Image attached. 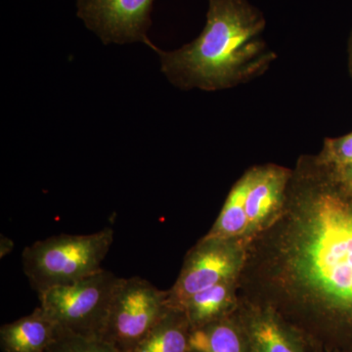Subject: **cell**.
<instances>
[{
  "label": "cell",
  "instance_id": "2e32d148",
  "mask_svg": "<svg viewBox=\"0 0 352 352\" xmlns=\"http://www.w3.org/2000/svg\"><path fill=\"white\" fill-rule=\"evenodd\" d=\"M352 161V132L342 138L325 139L319 163L337 164L338 166Z\"/></svg>",
  "mask_w": 352,
  "mask_h": 352
},
{
  "label": "cell",
  "instance_id": "9a60e30c",
  "mask_svg": "<svg viewBox=\"0 0 352 352\" xmlns=\"http://www.w3.org/2000/svg\"><path fill=\"white\" fill-rule=\"evenodd\" d=\"M45 352H120L108 340L88 338L58 328Z\"/></svg>",
  "mask_w": 352,
  "mask_h": 352
},
{
  "label": "cell",
  "instance_id": "8992f818",
  "mask_svg": "<svg viewBox=\"0 0 352 352\" xmlns=\"http://www.w3.org/2000/svg\"><path fill=\"white\" fill-rule=\"evenodd\" d=\"M155 0H76V15L103 41L142 43L154 50L148 38Z\"/></svg>",
  "mask_w": 352,
  "mask_h": 352
},
{
  "label": "cell",
  "instance_id": "d6986e66",
  "mask_svg": "<svg viewBox=\"0 0 352 352\" xmlns=\"http://www.w3.org/2000/svg\"><path fill=\"white\" fill-rule=\"evenodd\" d=\"M349 69H351V74L352 76V32L351 36V39H349Z\"/></svg>",
  "mask_w": 352,
  "mask_h": 352
},
{
  "label": "cell",
  "instance_id": "e0dca14e",
  "mask_svg": "<svg viewBox=\"0 0 352 352\" xmlns=\"http://www.w3.org/2000/svg\"><path fill=\"white\" fill-rule=\"evenodd\" d=\"M14 249L13 241L6 236H0V258H3L7 254H10Z\"/></svg>",
  "mask_w": 352,
  "mask_h": 352
},
{
  "label": "cell",
  "instance_id": "3957f363",
  "mask_svg": "<svg viewBox=\"0 0 352 352\" xmlns=\"http://www.w3.org/2000/svg\"><path fill=\"white\" fill-rule=\"evenodd\" d=\"M115 232L105 227L88 235L52 236L25 248L23 270L41 295L58 286L76 283L99 272L113 243Z\"/></svg>",
  "mask_w": 352,
  "mask_h": 352
},
{
  "label": "cell",
  "instance_id": "ac0fdd59",
  "mask_svg": "<svg viewBox=\"0 0 352 352\" xmlns=\"http://www.w3.org/2000/svg\"><path fill=\"white\" fill-rule=\"evenodd\" d=\"M342 173V177L352 186V168L351 166H339Z\"/></svg>",
  "mask_w": 352,
  "mask_h": 352
},
{
  "label": "cell",
  "instance_id": "5b68a950",
  "mask_svg": "<svg viewBox=\"0 0 352 352\" xmlns=\"http://www.w3.org/2000/svg\"><path fill=\"white\" fill-rule=\"evenodd\" d=\"M170 307L168 292L141 277L122 278L113 295L103 339L124 352L138 342Z\"/></svg>",
  "mask_w": 352,
  "mask_h": 352
},
{
  "label": "cell",
  "instance_id": "52a82bcc",
  "mask_svg": "<svg viewBox=\"0 0 352 352\" xmlns=\"http://www.w3.org/2000/svg\"><path fill=\"white\" fill-rule=\"evenodd\" d=\"M227 241L206 237L191 252L175 287L168 291L170 307L182 308L185 300L194 294L228 282L237 261Z\"/></svg>",
  "mask_w": 352,
  "mask_h": 352
},
{
  "label": "cell",
  "instance_id": "8fae6325",
  "mask_svg": "<svg viewBox=\"0 0 352 352\" xmlns=\"http://www.w3.org/2000/svg\"><path fill=\"white\" fill-rule=\"evenodd\" d=\"M249 185L250 175L247 173L231 189L219 219L207 237L229 240L248 230L250 224L245 210V200Z\"/></svg>",
  "mask_w": 352,
  "mask_h": 352
},
{
  "label": "cell",
  "instance_id": "277c9868",
  "mask_svg": "<svg viewBox=\"0 0 352 352\" xmlns=\"http://www.w3.org/2000/svg\"><path fill=\"white\" fill-rule=\"evenodd\" d=\"M122 280L111 271L101 270L76 283L41 294V308L58 328L103 339L113 295Z\"/></svg>",
  "mask_w": 352,
  "mask_h": 352
},
{
  "label": "cell",
  "instance_id": "ba28073f",
  "mask_svg": "<svg viewBox=\"0 0 352 352\" xmlns=\"http://www.w3.org/2000/svg\"><path fill=\"white\" fill-rule=\"evenodd\" d=\"M250 175L245 210L250 227L258 226L277 210L283 201L289 173L274 166L256 168Z\"/></svg>",
  "mask_w": 352,
  "mask_h": 352
},
{
  "label": "cell",
  "instance_id": "4fadbf2b",
  "mask_svg": "<svg viewBox=\"0 0 352 352\" xmlns=\"http://www.w3.org/2000/svg\"><path fill=\"white\" fill-rule=\"evenodd\" d=\"M228 302L229 287L227 282H223L194 294L185 300L182 309L191 329H194L220 320Z\"/></svg>",
  "mask_w": 352,
  "mask_h": 352
},
{
  "label": "cell",
  "instance_id": "30bf717a",
  "mask_svg": "<svg viewBox=\"0 0 352 352\" xmlns=\"http://www.w3.org/2000/svg\"><path fill=\"white\" fill-rule=\"evenodd\" d=\"M191 326L182 308L168 307L147 333L124 352H188Z\"/></svg>",
  "mask_w": 352,
  "mask_h": 352
},
{
  "label": "cell",
  "instance_id": "9c48e42d",
  "mask_svg": "<svg viewBox=\"0 0 352 352\" xmlns=\"http://www.w3.org/2000/svg\"><path fill=\"white\" fill-rule=\"evenodd\" d=\"M56 331L54 322L39 307L28 316L2 326L0 344L3 352H45Z\"/></svg>",
  "mask_w": 352,
  "mask_h": 352
},
{
  "label": "cell",
  "instance_id": "6da1fadb",
  "mask_svg": "<svg viewBox=\"0 0 352 352\" xmlns=\"http://www.w3.org/2000/svg\"><path fill=\"white\" fill-rule=\"evenodd\" d=\"M200 36L179 50L154 51L161 69L176 87L217 91L264 75L277 55L261 38L263 14L248 0H208Z\"/></svg>",
  "mask_w": 352,
  "mask_h": 352
},
{
  "label": "cell",
  "instance_id": "7a4b0ae2",
  "mask_svg": "<svg viewBox=\"0 0 352 352\" xmlns=\"http://www.w3.org/2000/svg\"><path fill=\"white\" fill-rule=\"evenodd\" d=\"M292 272L328 310L352 318V204L316 178L298 193Z\"/></svg>",
  "mask_w": 352,
  "mask_h": 352
},
{
  "label": "cell",
  "instance_id": "7c38bea8",
  "mask_svg": "<svg viewBox=\"0 0 352 352\" xmlns=\"http://www.w3.org/2000/svg\"><path fill=\"white\" fill-rule=\"evenodd\" d=\"M188 352H247L239 330L230 322L217 320L191 329Z\"/></svg>",
  "mask_w": 352,
  "mask_h": 352
},
{
  "label": "cell",
  "instance_id": "ffe728a7",
  "mask_svg": "<svg viewBox=\"0 0 352 352\" xmlns=\"http://www.w3.org/2000/svg\"><path fill=\"white\" fill-rule=\"evenodd\" d=\"M351 166V168H352V161L349 162V163H347V164H344V166Z\"/></svg>",
  "mask_w": 352,
  "mask_h": 352
},
{
  "label": "cell",
  "instance_id": "5bb4252c",
  "mask_svg": "<svg viewBox=\"0 0 352 352\" xmlns=\"http://www.w3.org/2000/svg\"><path fill=\"white\" fill-rule=\"evenodd\" d=\"M250 344L252 352H302L293 336L271 315L252 320Z\"/></svg>",
  "mask_w": 352,
  "mask_h": 352
}]
</instances>
